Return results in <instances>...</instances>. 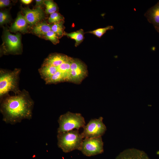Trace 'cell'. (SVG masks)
I'll return each instance as SVG.
<instances>
[{
	"label": "cell",
	"mask_w": 159,
	"mask_h": 159,
	"mask_svg": "<svg viewBox=\"0 0 159 159\" xmlns=\"http://www.w3.org/2000/svg\"><path fill=\"white\" fill-rule=\"evenodd\" d=\"M23 12L28 23L31 26L42 19L44 16V12L40 6L33 9L26 8L24 10Z\"/></svg>",
	"instance_id": "obj_9"
},
{
	"label": "cell",
	"mask_w": 159,
	"mask_h": 159,
	"mask_svg": "<svg viewBox=\"0 0 159 159\" xmlns=\"http://www.w3.org/2000/svg\"><path fill=\"white\" fill-rule=\"evenodd\" d=\"M57 137L58 146L65 153L80 150L84 138L77 129L58 133Z\"/></svg>",
	"instance_id": "obj_3"
},
{
	"label": "cell",
	"mask_w": 159,
	"mask_h": 159,
	"mask_svg": "<svg viewBox=\"0 0 159 159\" xmlns=\"http://www.w3.org/2000/svg\"><path fill=\"white\" fill-rule=\"evenodd\" d=\"M64 20V17L62 15L59 13L55 12L50 14L48 21L49 23L53 24L59 22Z\"/></svg>",
	"instance_id": "obj_21"
},
{
	"label": "cell",
	"mask_w": 159,
	"mask_h": 159,
	"mask_svg": "<svg viewBox=\"0 0 159 159\" xmlns=\"http://www.w3.org/2000/svg\"><path fill=\"white\" fill-rule=\"evenodd\" d=\"M20 68L13 70L1 69L0 70V100L12 92L17 95L21 92L19 87Z\"/></svg>",
	"instance_id": "obj_2"
},
{
	"label": "cell",
	"mask_w": 159,
	"mask_h": 159,
	"mask_svg": "<svg viewBox=\"0 0 159 159\" xmlns=\"http://www.w3.org/2000/svg\"><path fill=\"white\" fill-rule=\"evenodd\" d=\"M28 24L24 16L19 14L14 22L11 26L10 30L13 32L17 31L25 32L26 31L28 28Z\"/></svg>",
	"instance_id": "obj_13"
},
{
	"label": "cell",
	"mask_w": 159,
	"mask_h": 159,
	"mask_svg": "<svg viewBox=\"0 0 159 159\" xmlns=\"http://www.w3.org/2000/svg\"><path fill=\"white\" fill-rule=\"evenodd\" d=\"M10 16L8 13L5 11L0 12V24L1 25L5 24L9 20Z\"/></svg>",
	"instance_id": "obj_23"
},
{
	"label": "cell",
	"mask_w": 159,
	"mask_h": 159,
	"mask_svg": "<svg viewBox=\"0 0 159 159\" xmlns=\"http://www.w3.org/2000/svg\"><path fill=\"white\" fill-rule=\"evenodd\" d=\"M80 151L84 155L89 157L102 153L104 149L102 137L85 138Z\"/></svg>",
	"instance_id": "obj_6"
},
{
	"label": "cell",
	"mask_w": 159,
	"mask_h": 159,
	"mask_svg": "<svg viewBox=\"0 0 159 159\" xmlns=\"http://www.w3.org/2000/svg\"><path fill=\"white\" fill-rule=\"evenodd\" d=\"M35 6L39 7L42 5L43 4H44V0H36Z\"/></svg>",
	"instance_id": "obj_25"
},
{
	"label": "cell",
	"mask_w": 159,
	"mask_h": 159,
	"mask_svg": "<svg viewBox=\"0 0 159 159\" xmlns=\"http://www.w3.org/2000/svg\"><path fill=\"white\" fill-rule=\"evenodd\" d=\"M69 57L59 53H53L49 55L43 63L54 67H58L66 61Z\"/></svg>",
	"instance_id": "obj_12"
},
{
	"label": "cell",
	"mask_w": 159,
	"mask_h": 159,
	"mask_svg": "<svg viewBox=\"0 0 159 159\" xmlns=\"http://www.w3.org/2000/svg\"><path fill=\"white\" fill-rule=\"evenodd\" d=\"M114 29V28L113 26H108L104 28H98L92 31L88 32L87 33L92 34L99 38H100L107 31L112 30Z\"/></svg>",
	"instance_id": "obj_20"
},
{
	"label": "cell",
	"mask_w": 159,
	"mask_h": 159,
	"mask_svg": "<svg viewBox=\"0 0 159 159\" xmlns=\"http://www.w3.org/2000/svg\"><path fill=\"white\" fill-rule=\"evenodd\" d=\"M87 75L86 65L79 59L72 58L68 82L80 84Z\"/></svg>",
	"instance_id": "obj_7"
},
{
	"label": "cell",
	"mask_w": 159,
	"mask_h": 159,
	"mask_svg": "<svg viewBox=\"0 0 159 159\" xmlns=\"http://www.w3.org/2000/svg\"><path fill=\"white\" fill-rule=\"evenodd\" d=\"M44 4L46 6L45 11L47 14H51L57 11L58 8L57 6L53 1L45 0Z\"/></svg>",
	"instance_id": "obj_19"
},
{
	"label": "cell",
	"mask_w": 159,
	"mask_h": 159,
	"mask_svg": "<svg viewBox=\"0 0 159 159\" xmlns=\"http://www.w3.org/2000/svg\"><path fill=\"white\" fill-rule=\"evenodd\" d=\"M10 1L9 0H0V8H2L9 6L10 4Z\"/></svg>",
	"instance_id": "obj_24"
},
{
	"label": "cell",
	"mask_w": 159,
	"mask_h": 159,
	"mask_svg": "<svg viewBox=\"0 0 159 159\" xmlns=\"http://www.w3.org/2000/svg\"><path fill=\"white\" fill-rule=\"evenodd\" d=\"M85 33L83 29H80L76 31L67 33L64 32V35L67 36L75 41V46L77 47L83 41L84 39Z\"/></svg>",
	"instance_id": "obj_16"
},
{
	"label": "cell",
	"mask_w": 159,
	"mask_h": 159,
	"mask_svg": "<svg viewBox=\"0 0 159 159\" xmlns=\"http://www.w3.org/2000/svg\"><path fill=\"white\" fill-rule=\"evenodd\" d=\"M144 16L148 21L153 24L154 27L159 26V1L149 9Z\"/></svg>",
	"instance_id": "obj_11"
},
{
	"label": "cell",
	"mask_w": 159,
	"mask_h": 159,
	"mask_svg": "<svg viewBox=\"0 0 159 159\" xmlns=\"http://www.w3.org/2000/svg\"><path fill=\"white\" fill-rule=\"evenodd\" d=\"M21 2L26 4H30L32 1V0H21Z\"/></svg>",
	"instance_id": "obj_26"
},
{
	"label": "cell",
	"mask_w": 159,
	"mask_h": 159,
	"mask_svg": "<svg viewBox=\"0 0 159 159\" xmlns=\"http://www.w3.org/2000/svg\"><path fill=\"white\" fill-rule=\"evenodd\" d=\"M155 29L159 33V26L158 27H155Z\"/></svg>",
	"instance_id": "obj_27"
},
{
	"label": "cell",
	"mask_w": 159,
	"mask_h": 159,
	"mask_svg": "<svg viewBox=\"0 0 159 159\" xmlns=\"http://www.w3.org/2000/svg\"><path fill=\"white\" fill-rule=\"evenodd\" d=\"M4 40L6 48L4 51V53L18 54L21 47V35L17 33L13 34L8 30L5 31Z\"/></svg>",
	"instance_id": "obj_8"
},
{
	"label": "cell",
	"mask_w": 159,
	"mask_h": 159,
	"mask_svg": "<svg viewBox=\"0 0 159 159\" xmlns=\"http://www.w3.org/2000/svg\"><path fill=\"white\" fill-rule=\"evenodd\" d=\"M59 127L57 133L64 132L76 129L78 130L85 125L84 117L79 113L68 112L61 115L58 120Z\"/></svg>",
	"instance_id": "obj_4"
},
{
	"label": "cell",
	"mask_w": 159,
	"mask_h": 159,
	"mask_svg": "<svg viewBox=\"0 0 159 159\" xmlns=\"http://www.w3.org/2000/svg\"><path fill=\"white\" fill-rule=\"evenodd\" d=\"M103 118L100 117L98 119L91 120L83 127L81 133L83 138L101 137L106 130L107 128L103 122Z\"/></svg>",
	"instance_id": "obj_5"
},
{
	"label": "cell",
	"mask_w": 159,
	"mask_h": 159,
	"mask_svg": "<svg viewBox=\"0 0 159 159\" xmlns=\"http://www.w3.org/2000/svg\"><path fill=\"white\" fill-rule=\"evenodd\" d=\"M72 59V58L69 57L66 61L57 67V71L60 72L63 75L66 82H68Z\"/></svg>",
	"instance_id": "obj_14"
},
{
	"label": "cell",
	"mask_w": 159,
	"mask_h": 159,
	"mask_svg": "<svg viewBox=\"0 0 159 159\" xmlns=\"http://www.w3.org/2000/svg\"><path fill=\"white\" fill-rule=\"evenodd\" d=\"M115 159H149L144 151L134 148L126 149L120 153Z\"/></svg>",
	"instance_id": "obj_10"
},
{
	"label": "cell",
	"mask_w": 159,
	"mask_h": 159,
	"mask_svg": "<svg viewBox=\"0 0 159 159\" xmlns=\"http://www.w3.org/2000/svg\"><path fill=\"white\" fill-rule=\"evenodd\" d=\"M51 25L45 22L37 24L33 27V32L36 35H44L47 32L51 30Z\"/></svg>",
	"instance_id": "obj_15"
},
{
	"label": "cell",
	"mask_w": 159,
	"mask_h": 159,
	"mask_svg": "<svg viewBox=\"0 0 159 159\" xmlns=\"http://www.w3.org/2000/svg\"><path fill=\"white\" fill-rule=\"evenodd\" d=\"M0 102L2 120L6 123L14 125L32 118L34 102L26 90L17 95H7L0 100Z\"/></svg>",
	"instance_id": "obj_1"
},
{
	"label": "cell",
	"mask_w": 159,
	"mask_h": 159,
	"mask_svg": "<svg viewBox=\"0 0 159 159\" xmlns=\"http://www.w3.org/2000/svg\"><path fill=\"white\" fill-rule=\"evenodd\" d=\"M66 82L63 75L57 71L45 82L46 84H56L61 82Z\"/></svg>",
	"instance_id": "obj_18"
},
{
	"label": "cell",
	"mask_w": 159,
	"mask_h": 159,
	"mask_svg": "<svg viewBox=\"0 0 159 159\" xmlns=\"http://www.w3.org/2000/svg\"><path fill=\"white\" fill-rule=\"evenodd\" d=\"M64 21L52 24L51 25V30L54 32L58 36L59 39L61 38L65 32H64V27L63 25Z\"/></svg>",
	"instance_id": "obj_17"
},
{
	"label": "cell",
	"mask_w": 159,
	"mask_h": 159,
	"mask_svg": "<svg viewBox=\"0 0 159 159\" xmlns=\"http://www.w3.org/2000/svg\"><path fill=\"white\" fill-rule=\"evenodd\" d=\"M44 36L46 39L50 40L53 44H56L59 42L58 37L51 30L47 32Z\"/></svg>",
	"instance_id": "obj_22"
}]
</instances>
